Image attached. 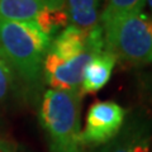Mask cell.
I'll list each match as a JSON object with an SVG mask.
<instances>
[{
	"label": "cell",
	"mask_w": 152,
	"mask_h": 152,
	"mask_svg": "<svg viewBox=\"0 0 152 152\" xmlns=\"http://www.w3.org/2000/svg\"><path fill=\"white\" fill-rule=\"evenodd\" d=\"M51 42L34 20L0 17V53L18 79L31 89L43 84V61Z\"/></svg>",
	"instance_id": "cell-1"
},
{
	"label": "cell",
	"mask_w": 152,
	"mask_h": 152,
	"mask_svg": "<svg viewBox=\"0 0 152 152\" xmlns=\"http://www.w3.org/2000/svg\"><path fill=\"white\" fill-rule=\"evenodd\" d=\"M80 91L47 89L41 100L38 118L51 152H83Z\"/></svg>",
	"instance_id": "cell-2"
},
{
	"label": "cell",
	"mask_w": 152,
	"mask_h": 152,
	"mask_svg": "<svg viewBox=\"0 0 152 152\" xmlns=\"http://www.w3.org/2000/svg\"><path fill=\"white\" fill-rule=\"evenodd\" d=\"M105 50L129 66L152 64V18L146 13L123 15L100 23Z\"/></svg>",
	"instance_id": "cell-3"
},
{
	"label": "cell",
	"mask_w": 152,
	"mask_h": 152,
	"mask_svg": "<svg viewBox=\"0 0 152 152\" xmlns=\"http://www.w3.org/2000/svg\"><path fill=\"white\" fill-rule=\"evenodd\" d=\"M89 48L71 60H58L47 53L43 61V83L53 90L80 91L86 65L94 53L105 48L103 28L99 24L88 31ZM81 93V91H80Z\"/></svg>",
	"instance_id": "cell-4"
},
{
	"label": "cell",
	"mask_w": 152,
	"mask_h": 152,
	"mask_svg": "<svg viewBox=\"0 0 152 152\" xmlns=\"http://www.w3.org/2000/svg\"><path fill=\"white\" fill-rule=\"evenodd\" d=\"M126 119V109L117 102L102 100L91 104L81 131L83 146L100 147L108 143L121 132Z\"/></svg>",
	"instance_id": "cell-5"
},
{
	"label": "cell",
	"mask_w": 152,
	"mask_h": 152,
	"mask_svg": "<svg viewBox=\"0 0 152 152\" xmlns=\"http://www.w3.org/2000/svg\"><path fill=\"white\" fill-rule=\"evenodd\" d=\"M94 152H152V124L145 115H131L121 132Z\"/></svg>",
	"instance_id": "cell-6"
},
{
	"label": "cell",
	"mask_w": 152,
	"mask_h": 152,
	"mask_svg": "<svg viewBox=\"0 0 152 152\" xmlns=\"http://www.w3.org/2000/svg\"><path fill=\"white\" fill-rule=\"evenodd\" d=\"M117 64V58L108 50H102L94 53L86 65L83 76L81 91L83 95L95 94L105 86Z\"/></svg>",
	"instance_id": "cell-7"
},
{
	"label": "cell",
	"mask_w": 152,
	"mask_h": 152,
	"mask_svg": "<svg viewBox=\"0 0 152 152\" xmlns=\"http://www.w3.org/2000/svg\"><path fill=\"white\" fill-rule=\"evenodd\" d=\"M88 48V32L69 24L52 39L47 53L65 61L84 53Z\"/></svg>",
	"instance_id": "cell-8"
},
{
	"label": "cell",
	"mask_w": 152,
	"mask_h": 152,
	"mask_svg": "<svg viewBox=\"0 0 152 152\" xmlns=\"http://www.w3.org/2000/svg\"><path fill=\"white\" fill-rule=\"evenodd\" d=\"M100 1L102 0H66L70 26H74L84 32L99 26Z\"/></svg>",
	"instance_id": "cell-9"
},
{
	"label": "cell",
	"mask_w": 152,
	"mask_h": 152,
	"mask_svg": "<svg viewBox=\"0 0 152 152\" xmlns=\"http://www.w3.org/2000/svg\"><path fill=\"white\" fill-rule=\"evenodd\" d=\"M34 22L51 41L56 37L57 33H60L64 28L70 24L66 8L43 12L34 19Z\"/></svg>",
	"instance_id": "cell-10"
},
{
	"label": "cell",
	"mask_w": 152,
	"mask_h": 152,
	"mask_svg": "<svg viewBox=\"0 0 152 152\" xmlns=\"http://www.w3.org/2000/svg\"><path fill=\"white\" fill-rule=\"evenodd\" d=\"M146 0H107V5L100 14L99 24L110 19L142 13Z\"/></svg>",
	"instance_id": "cell-11"
},
{
	"label": "cell",
	"mask_w": 152,
	"mask_h": 152,
	"mask_svg": "<svg viewBox=\"0 0 152 152\" xmlns=\"http://www.w3.org/2000/svg\"><path fill=\"white\" fill-rule=\"evenodd\" d=\"M18 76L0 53V105H4L15 96L18 91Z\"/></svg>",
	"instance_id": "cell-12"
},
{
	"label": "cell",
	"mask_w": 152,
	"mask_h": 152,
	"mask_svg": "<svg viewBox=\"0 0 152 152\" xmlns=\"http://www.w3.org/2000/svg\"><path fill=\"white\" fill-rule=\"evenodd\" d=\"M141 86H142V90H143V93L146 95V98L150 99L152 102V71L142 75Z\"/></svg>",
	"instance_id": "cell-13"
},
{
	"label": "cell",
	"mask_w": 152,
	"mask_h": 152,
	"mask_svg": "<svg viewBox=\"0 0 152 152\" xmlns=\"http://www.w3.org/2000/svg\"><path fill=\"white\" fill-rule=\"evenodd\" d=\"M39 1L45 3L51 9H64L66 8V0H39Z\"/></svg>",
	"instance_id": "cell-14"
},
{
	"label": "cell",
	"mask_w": 152,
	"mask_h": 152,
	"mask_svg": "<svg viewBox=\"0 0 152 152\" xmlns=\"http://www.w3.org/2000/svg\"><path fill=\"white\" fill-rule=\"evenodd\" d=\"M0 152H15V147L10 141L0 138Z\"/></svg>",
	"instance_id": "cell-15"
},
{
	"label": "cell",
	"mask_w": 152,
	"mask_h": 152,
	"mask_svg": "<svg viewBox=\"0 0 152 152\" xmlns=\"http://www.w3.org/2000/svg\"><path fill=\"white\" fill-rule=\"evenodd\" d=\"M146 4L148 5V8H150V12H151V18H152V0H146Z\"/></svg>",
	"instance_id": "cell-16"
}]
</instances>
